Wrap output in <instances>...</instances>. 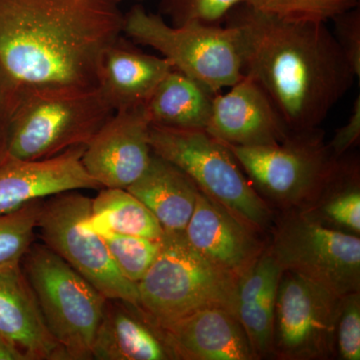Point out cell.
Instances as JSON below:
<instances>
[{"mask_svg":"<svg viewBox=\"0 0 360 360\" xmlns=\"http://www.w3.org/2000/svg\"><path fill=\"white\" fill-rule=\"evenodd\" d=\"M123 34L135 44L150 47L167 58L174 70L217 94L245 75L233 26L191 22L174 26L162 15L141 6L124 14Z\"/></svg>","mask_w":360,"mask_h":360,"instance_id":"5","label":"cell"},{"mask_svg":"<svg viewBox=\"0 0 360 360\" xmlns=\"http://www.w3.org/2000/svg\"><path fill=\"white\" fill-rule=\"evenodd\" d=\"M150 125L144 105L115 111L85 146L82 165L87 174L103 188L131 186L153 158Z\"/></svg>","mask_w":360,"mask_h":360,"instance_id":"12","label":"cell"},{"mask_svg":"<svg viewBox=\"0 0 360 360\" xmlns=\"http://www.w3.org/2000/svg\"><path fill=\"white\" fill-rule=\"evenodd\" d=\"M283 272L266 246L236 283V315L245 329L255 359L272 354L277 290Z\"/></svg>","mask_w":360,"mask_h":360,"instance_id":"20","label":"cell"},{"mask_svg":"<svg viewBox=\"0 0 360 360\" xmlns=\"http://www.w3.org/2000/svg\"><path fill=\"white\" fill-rule=\"evenodd\" d=\"M359 0H248L245 4L281 20L324 22L359 6Z\"/></svg>","mask_w":360,"mask_h":360,"instance_id":"27","label":"cell"},{"mask_svg":"<svg viewBox=\"0 0 360 360\" xmlns=\"http://www.w3.org/2000/svg\"><path fill=\"white\" fill-rule=\"evenodd\" d=\"M335 22L336 42L340 45L343 56L354 70L355 77H360V11L359 6L338 14L333 20Z\"/></svg>","mask_w":360,"mask_h":360,"instance_id":"31","label":"cell"},{"mask_svg":"<svg viewBox=\"0 0 360 360\" xmlns=\"http://www.w3.org/2000/svg\"><path fill=\"white\" fill-rule=\"evenodd\" d=\"M42 200H32L18 210L0 214V269L20 265L34 243Z\"/></svg>","mask_w":360,"mask_h":360,"instance_id":"25","label":"cell"},{"mask_svg":"<svg viewBox=\"0 0 360 360\" xmlns=\"http://www.w3.org/2000/svg\"><path fill=\"white\" fill-rule=\"evenodd\" d=\"M123 28L111 0H0V68L22 89L97 87Z\"/></svg>","mask_w":360,"mask_h":360,"instance_id":"2","label":"cell"},{"mask_svg":"<svg viewBox=\"0 0 360 360\" xmlns=\"http://www.w3.org/2000/svg\"><path fill=\"white\" fill-rule=\"evenodd\" d=\"M22 89L0 68V167L11 158L9 148L14 113Z\"/></svg>","mask_w":360,"mask_h":360,"instance_id":"30","label":"cell"},{"mask_svg":"<svg viewBox=\"0 0 360 360\" xmlns=\"http://www.w3.org/2000/svg\"><path fill=\"white\" fill-rule=\"evenodd\" d=\"M0 360H28V357L14 341L0 333Z\"/></svg>","mask_w":360,"mask_h":360,"instance_id":"33","label":"cell"},{"mask_svg":"<svg viewBox=\"0 0 360 360\" xmlns=\"http://www.w3.org/2000/svg\"><path fill=\"white\" fill-rule=\"evenodd\" d=\"M175 359H255L236 314L219 307L198 310L165 328Z\"/></svg>","mask_w":360,"mask_h":360,"instance_id":"17","label":"cell"},{"mask_svg":"<svg viewBox=\"0 0 360 360\" xmlns=\"http://www.w3.org/2000/svg\"><path fill=\"white\" fill-rule=\"evenodd\" d=\"M111 1H115L116 2V4H120V2L122 1V0H111Z\"/></svg>","mask_w":360,"mask_h":360,"instance_id":"34","label":"cell"},{"mask_svg":"<svg viewBox=\"0 0 360 360\" xmlns=\"http://www.w3.org/2000/svg\"><path fill=\"white\" fill-rule=\"evenodd\" d=\"M96 360H175L165 328L139 305L106 298L92 347Z\"/></svg>","mask_w":360,"mask_h":360,"instance_id":"16","label":"cell"},{"mask_svg":"<svg viewBox=\"0 0 360 360\" xmlns=\"http://www.w3.org/2000/svg\"><path fill=\"white\" fill-rule=\"evenodd\" d=\"M127 189L168 231H184L200 193L181 169L155 153L143 174Z\"/></svg>","mask_w":360,"mask_h":360,"instance_id":"21","label":"cell"},{"mask_svg":"<svg viewBox=\"0 0 360 360\" xmlns=\"http://www.w3.org/2000/svg\"><path fill=\"white\" fill-rule=\"evenodd\" d=\"M341 297L305 277L283 271L277 290L272 354L285 360L335 356Z\"/></svg>","mask_w":360,"mask_h":360,"instance_id":"11","label":"cell"},{"mask_svg":"<svg viewBox=\"0 0 360 360\" xmlns=\"http://www.w3.org/2000/svg\"><path fill=\"white\" fill-rule=\"evenodd\" d=\"M270 252L283 271L305 277L343 296L360 290V238L333 229L307 210L281 220Z\"/></svg>","mask_w":360,"mask_h":360,"instance_id":"9","label":"cell"},{"mask_svg":"<svg viewBox=\"0 0 360 360\" xmlns=\"http://www.w3.org/2000/svg\"><path fill=\"white\" fill-rule=\"evenodd\" d=\"M98 234L118 271L131 283H139L155 262L161 238L150 239L110 231Z\"/></svg>","mask_w":360,"mask_h":360,"instance_id":"26","label":"cell"},{"mask_svg":"<svg viewBox=\"0 0 360 360\" xmlns=\"http://www.w3.org/2000/svg\"><path fill=\"white\" fill-rule=\"evenodd\" d=\"M214 96L205 85L174 68L156 87L144 108L155 127L205 130Z\"/></svg>","mask_w":360,"mask_h":360,"instance_id":"22","label":"cell"},{"mask_svg":"<svg viewBox=\"0 0 360 360\" xmlns=\"http://www.w3.org/2000/svg\"><path fill=\"white\" fill-rule=\"evenodd\" d=\"M113 113L98 86L23 89L14 113L9 156L46 160L86 146Z\"/></svg>","mask_w":360,"mask_h":360,"instance_id":"3","label":"cell"},{"mask_svg":"<svg viewBox=\"0 0 360 360\" xmlns=\"http://www.w3.org/2000/svg\"><path fill=\"white\" fill-rule=\"evenodd\" d=\"M356 163L338 160L335 172L315 202L319 212H311L321 221L335 225L340 231L360 233V186Z\"/></svg>","mask_w":360,"mask_h":360,"instance_id":"24","label":"cell"},{"mask_svg":"<svg viewBox=\"0 0 360 360\" xmlns=\"http://www.w3.org/2000/svg\"><path fill=\"white\" fill-rule=\"evenodd\" d=\"M335 350L341 359H360L359 291L341 297L336 322Z\"/></svg>","mask_w":360,"mask_h":360,"instance_id":"29","label":"cell"},{"mask_svg":"<svg viewBox=\"0 0 360 360\" xmlns=\"http://www.w3.org/2000/svg\"><path fill=\"white\" fill-rule=\"evenodd\" d=\"M184 234L207 262L236 281L266 248L257 231L200 191Z\"/></svg>","mask_w":360,"mask_h":360,"instance_id":"14","label":"cell"},{"mask_svg":"<svg viewBox=\"0 0 360 360\" xmlns=\"http://www.w3.org/2000/svg\"><path fill=\"white\" fill-rule=\"evenodd\" d=\"M360 139V96L354 103L352 115L345 125L336 130L335 136L328 144L331 155L340 160Z\"/></svg>","mask_w":360,"mask_h":360,"instance_id":"32","label":"cell"},{"mask_svg":"<svg viewBox=\"0 0 360 360\" xmlns=\"http://www.w3.org/2000/svg\"><path fill=\"white\" fill-rule=\"evenodd\" d=\"M20 265L45 326L68 360L92 359L105 296L44 243H33Z\"/></svg>","mask_w":360,"mask_h":360,"instance_id":"7","label":"cell"},{"mask_svg":"<svg viewBox=\"0 0 360 360\" xmlns=\"http://www.w3.org/2000/svg\"><path fill=\"white\" fill-rule=\"evenodd\" d=\"M0 333L14 341L28 360H68L45 326L21 265L0 269Z\"/></svg>","mask_w":360,"mask_h":360,"instance_id":"19","label":"cell"},{"mask_svg":"<svg viewBox=\"0 0 360 360\" xmlns=\"http://www.w3.org/2000/svg\"><path fill=\"white\" fill-rule=\"evenodd\" d=\"M85 146L68 149L46 160L9 158L0 167V214L32 200L78 189H101L82 165Z\"/></svg>","mask_w":360,"mask_h":360,"instance_id":"15","label":"cell"},{"mask_svg":"<svg viewBox=\"0 0 360 360\" xmlns=\"http://www.w3.org/2000/svg\"><path fill=\"white\" fill-rule=\"evenodd\" d=\"M172 70L167 58L139 51L122 35L104 53L98 89L115 111L139 108Z\"/></svg>","mask_w":360,"mask_h":360,"instance_id":"18","label":"cell"},{"mask_svg":"<svg viewBox=\"0 0 360 360\" xmlns=\"http://www.w3.org/2000/svg\"><path fill=\"white\" fill-rule=\"evenodd\" d=\"M89 224L96 233L110 231L160 239L165 229L153 212L124 188L99 189L91 198Z\"/></svg>","mask_w":360,"mask_h":360,"instance_id":"23","label":"cell"},{"mask_svg":"<svg viewBox=\"0 0 360 360\" xmlns=\"http://www.w3.org/2000/svg\"><path fill=\"white\" fill-rule=\"evenodd\" d=\"M226 25L238 32L243 75L257 82L291 132L321 127L355 75L324 22L281 20L239 4Z\"/></svg>","mask_w":360,"mask_h":360,"instance_id":"1","label":"cell"},{"mask_svg":"<svg viewBox=\"0 0 360 360\" xmlns=\"http://www.w3.org/2000/svg\"><path fill=\"white\" fill-rule=\"evenodd\" d=\"M155 155L181 169L200 191L258 232L269 229L274 213L246 179L229 148L205 130L150 125Z\"/></svg>","mask_w":360,"mask_h":360,"instance_id":"6","label":"cell"},{"mask_svg":"<svg viewBox=\"0 0 360 360\" xmlns=\"http://www.w3.org/2000/svg\"><path fill=\"white\" fill-rule=\"evenodd\" d=\"M205 131L236 146H274L291 134L264 89L246 75L226 94H215Z\"/></svg>","mask_w":360,"mask_h":360,"instance_id":"13","label":"cell"},{"mask_svg":"<svg viewBox=\"0 0 360 360\" xmlns=\"http://www.w3.org/2000/svg\"><path fill=\"white\" fill-rule=\"evenodd\" d=\"M90 207L91 198L75 191L42 200L40 238L106 298L139 302L137 284L118 271L103 238L90 229Z\"/></svg>","mask_w":360,"mask_h":360,"instance_id":"10","label":"cell"},{"mask_svg":"<svg viewBox=\"0 0 360 360\" xmlns=\"http://www.w3.org/2000/svg\"><path fill=\"white\" fill-rule=\"evenodd\" d=\"M248 0H160V15L167 16L172 25L191 22L219 25L234 7Z\"/></svg>","mask_w":360,"mask_h":360,"instance_id":"28","label":"cell"},{"mask_svg":"<svg viewBox=\"0 0 360 360\" xmlns=\"http://www.w3.org/2000/svg\"><path fill=\"white\" fill-rule=\"evenodd\" d=\"M225 146L259 195L283 208L315 202L340 160L324 143L319 127L291 132L274 146Z\"/></svg>","mask_w":360,"mask_h":360,"instance_id":"8","label":"cell"},{"mask_svg":"<svg viewBox=\"0 0 360 360\" xmlns=\"http://www.w3.org/2000/svg\"><path fill=\"white\" fill-rule=\"evenodd\" d=\"M238 281L210 264L184 231H165L155 262L137 283L139 305L162 328L198 310L236 314Z\"/></svg>","mask_w":360,"mask_h":360,"instance_id":"4","label":"cell"}]
</instances>
